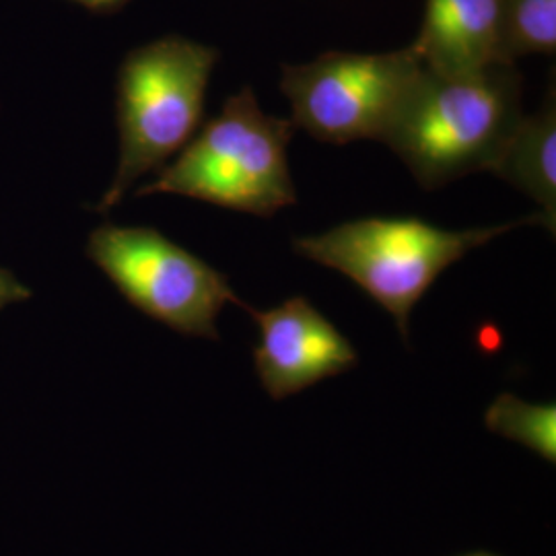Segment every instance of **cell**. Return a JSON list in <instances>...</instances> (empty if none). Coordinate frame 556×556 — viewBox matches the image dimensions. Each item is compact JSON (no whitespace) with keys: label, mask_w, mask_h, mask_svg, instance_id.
<instances>
[{"label":"cell","mask_w":556,"mask_h":556,"mask_svg":"<svg viewBox=\"0 0 556 556\" xmlns=\"http://www.w3.org/2000/svg\"><path fill=\"white\" fill-rule=\"evenodd\" d=\"M536 202L544 227L555 233L556 223V105L555 93L534 116H523L507 142L495 169Z\"/></svg>","instance_id":"cell-9"},{"label":"cell","mask_w":556,"mask_h":556,"mask_svg":"<svg viewBox=\"0 0 556 556\" xmlns=\"http://www.w3.org/2000/svg\"><path fill=\"white\" fill-rule=\"evenodd\" d=\"M486 427L501 438L516 441L538 456L556 459V406L534 404L514 394H501L489 406Z\"/></svg>","instance_id":"cell-11"},{"label":"cell","mask_w":556,"mask_h":556,"mask_svg":"<svg viewBox=\"0 0 556 556\" xmlns=\"http://www.w3.org/2000/svg\"><path fill=\"white\" fill-rule=\"evenodd\" d=\"M293 135V122L266 114L256 93L245 87L227 98L219 116L137 194H178L264 219L273 217L298 202L287 157Z\"/></svg>","instance_id":"cell-2"},{"label":"cell","mask_w":556,"mask_h":556,"mask_svg":"<svg viewBox=\"0 0 556 556\" xmlns=\"http://www.w3.org/2000/svg\"><path fill=\"white\" fill-rule=\"evenodd\" d=\"M89 258L140 312L188 337L219 340L217 319L241 299L227 277L151 227H98Z\"/></svg>","instance_id":"cell-6"},{"label":"cell","mask_w":556,"mask_h":556,"mask_svg":"<svg viewBox=\"0 0 556 556\" xmlns=\"http://www.w3.org/2000/svg\"><path fill=\"white\" fill-rule=\"evenodd\" d=\"M464 556H495V555H489V553H475V555H464Z\"/></svg>","instance_id":"cell-14"},{"label":"cell","mask_w":556,"mask_h":556,"mask_svg":"<svg viewBox=\"0 0 556 556\" xmlns=\"http://www.w3.org/2000/svg\"><path fill=\"white\" fill-rule=\"evenodd\" d=\"M523 116L516 64L464 75L422 68L381 142L425 190H438L477 172L491 174Z\"/></svg>","instance_id":"cell-1"},{"label":"cell","mask_w":556,"mask_h":556,"mask_svg":"<svg viewBox=\"0 0 556 556\" xmlns=\"http://www.w3.org/2000/svg\"><path fill=\"white\" fill-rule=\"evenodd\" d=\"M422 68L410 46L381 54L326 52L285 64L280 89L293 126L309 137L332 144L381 142Z\"/></svg>","instance_id":"cell-5"},{"label":"cell","mask_w":556,"mask_h":556,"mask_svg":"<svg viewBox=\"0 0 556 556\" xmlns=\"http://www.w3.org/2000/svg\"><path fill=\"white\" fill-rule=\"evenodd\" d=\"M73 2H79L83 4L85 9H91V11H116V9H122L126 2H130V0H73Z\"/></svg>","instance_id":"cell-13"},{"label":"cell","mask_w":556,"mask_h":556,"mask_svg":"<svg viewBox=\"0 0 556 556\" xmlns=\"http://www.w3.org/2000/svg\"><path fill=\"white\" fill-rule=\"evenodd\" d=\"M498 40L505 64L530 54H555L556 0H501Z\"/></svg>","instance_id":"cell-10"},{"label":"cell","mask_w":556,"mask_h":556,"mask_svg":"<svg viewBox=\"0 0 556 556\" xmlns=\"http://www.w3.org/2000/svg\"><path fill=\"white\" fill-rule=\"evenodd\" d=\"M501 0H427L413 52L441 75L477 73L505 64L498 40Z\"/></svg>","instance_id":"cell-8"},{"label":"cell","mask_w":556,"mask_h":556,"mask_svg":"<svg viewBox=\"0 0 556 556\" xmlns=\"http://www.w3.org/2000/svg\"><path fill=\"white\" fill-rule=\"evenodd\" d=\"M219 50L165 36L135 48L118 73V167L98 204L116 208L135 184L160 172L192 140Z\"/></svg>","instance_id":"cell-3"},{"label":"cell","mask_w":556,"mask_h":556,"mask_svg":"<svg viewBox=\"0 0 556 556\" xmlns=\"http://www.w3.org/2000/svg\"><path fill=\"white\" fill-rule=\"evenodd\" d=\"M536 220L544 225L536 213L503 225L452 231L422 219L369 217L342 223L319 236L298 238L293 248L299 256L357 282L396 319L402 337L408 338L415 305L452 264L519 225Z\"/></svg>","instance_id":"cell-4"},{"label":"cell","mask_w":556,"mask_h":556,"mask_svg":"<svg viewBox=\"0 0 556 556\" xmlns=\"http://www.w3.org/2000/svg\"><path fill=\"white\" fill-rule=\"evenodd\" d=\"M241 307L258 324L254 365L262 388L273 400H285L324 379L337 378L358 363L351 340L309 299H287L273 309H256L241 301Z\"/></svg>","instance_id":"cell-7"},{"label":"cell","mask_w":556,"mask_h":556,"mask_svg":"<svg viewBox=\"0 0 556 556\" xmlns=\"http://www.w3.org/2000/svg\"><path fill=\"white\" fill-rule=\"evenodd\" d=\"M29 289L21 282L20 278L13 277L9 270L0 268V309L20 303L29 298Z\"/></svg>","instance_id":"cell-12"}]
</instances>
